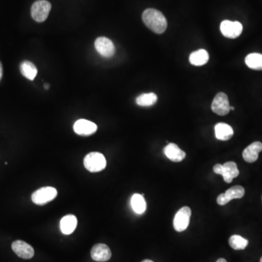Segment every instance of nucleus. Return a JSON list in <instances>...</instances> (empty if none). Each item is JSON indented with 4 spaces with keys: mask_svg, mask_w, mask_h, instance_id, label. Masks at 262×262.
I'll return each instance as SVG.
<instances>
[{
    "mask_svg": "<svg viewBox=\"0 0 262 262\" xmlns=\"http://www.w3.org/2000/svg\"><path fill=\"white\" fill-rule=\"evenodd\" d=\"M145 25L155 33H164L168 27L167 20L161 12L153 8L146 9L142 14Z\"/></svg>",
    "mask_w": 262,
    "mask_h": 262,
    "instance_id": "obj_1",
    "label": "nucleus"
},
{
    "mask_svg": "<svg viewBox=\"0 0 262 262\" xmlns=\"http://www.w3.org/2000/svg\"><path fill=\"white\" fill-rule=\"evenodd\" d=\"M84 166L90 172H99L106 168V158L99 152H90L85 157Z\"/></svg>",
    "mask_w": 262,
    "mask_h": 262,
    "instance_id": "obj_2",
    "label": "nucleus"
},
{
    "mask_svg": "<svg viewBox=\"0 0 262 262\" xmlns=\"http://www.w3.org/2000/svg\"><path fill=\"white\" fill-rule=\"evenodd\" d=\"M51 10V4L47 0H38L32 6L31 15L37 22L45 21Z\"/></svg>",
    "mask_w": 262,
    "mask_h": 262,
    "instance_id": "obj_3",
    "label": "nucleus"
},
{
    "mask_svg": "<svg viewBox=\"0 0 262 262\" xmlns=\"http://www.w3.org/2000/svg\"><path fill=\"white\" fill-rule=\"evenodd\" d=\"M58 195L56 189L51 186H44L35 191L32 195V200L35 204L43 206L52 201Z\"/></svg>",
    "mask_w": 262,
    "mask_h": 262,
    "instance_id": "obj_4",
    "label": "nucleus"
},
{
    "mask_svg": "<svg viewBox=\"0 0 262 262\" xmlns=\"http://www.w3.org/2000/svg\"><path fill=\"white\" fill-rule=\"evenodd\" d=\"M211 109L214 113L219 116H225L229 114L230 111V105L227 95L224 92H218L214 98Z\"/></svg>",
    "mask_w": 262,
    "mask_h": 262,
    "instance_id": "obj_5",
    "label": "nucleus"
},
{
    "mask_svg": "<svg viewBox=\"0 0 262 262\" xmlns=\"http://www.w3.org/2000/svg\"><path fill=\"white\" fill-rule=\"evenodd\" d=\"M191 214V209L187 206L183 207L177 212L174 220V226L175 231L181 232L187 229L190 221Z\"/></svg>",
    "mask_w": 262,
    "mask_h": 262,
    "instance_id": "obj_6",
    "label": "nucleus"
},
{
    "mask_svg": "<svg viewBox=\"0 0 262 262\" xmlns=\"http://www.w3.org/2000/svg\"><path fill=\"white\" fill-rule=\"evenodd\" d=\"M220 30L225 38L235 39L241 35L243 32V25L238 21L225 20L220 25Z\"/></svg>",
    "mask_w": 262,
    "mask_h": 262,
    "instance_id": "obj_7",
    "label": "nucleus"
},
{
    "mask_svg": "<svg viewBox=\"0 0 262 262\" xmlns=\"http://www.w3.org/2000/svg\"><path fill=\"white\" fill-rule=\"evenodd\" d=\"M244 195L245 189L243 186H234L217 197V203L220 206H224L234 199L242 198Z\"/></svg>",
    "mask_w": 262,
    "mask_h": 262,
    "instance_id": "obj_8",
    "label": "nucleus"
},
{
    "mask_svg": "<svg viewBox=\"0 0 262 262\" xmlns=\"http://www.w3.org/2000/svg\"><path fill=\"white\" fill-rule=\"evenodd\" d=\"M95 47L98 53L105 58H110L115 55V44L112 40L104 37L97 38L95 42Z\"/></svg>",
    "mask_w": 262,
    "mask_h": 262,
    "instance_id": "obj_9",
    "label": "nucleus"
},
{
    "mask_svg": "<svg viewBox=\"0 0 262 262\" xmlns=\"http://www.w3.org/2000/svg\"><path fill=\"white\" fill-rule=\"evenodd\" d=\"M12 249L18 257L24 260H30L35 255V250L33 248L22 240L13 242L12 243Z\"/></svg>",
    "mask_w": 262,
    "mask_h": 262,
    "instance_id": "obj_10",
    "label": "nucleus"
},
{
    "mask_svg": "<svg viewBox=\"0 0 262 262\" xmlns=\"http://www.w3.org/2000/svg\"><path fill=\"white\" fill-rule=\"evenodd\" d=\"M98 127L95 123L87 120H79L74 125V131L78 135L87 136L96 132Z\"/></svg>",
    "mask_w": 262,
    "mask_h": 262,
    "instance_id": "obj_11",
    "label": "nucleus"
},
{
    "mask_svg": "<svg viewBox=\"0 0 262 262\" xmlns=\"http://www.w3.org/2000/svg\"><path fill=\"white\" fill-rule=\"evenodd\" d=\"M112 257L111 250L106 245H95L91 249V257L94 261L104 262L109 261Z\"/></svg>",
    "mask_w": 262,
    "mask_h": 262,
    "instance_id": "obj_12",
    "label": "nucleus"
},
{
    "mask_svg": "<svg viewBox=\"0 0 262 262\" xmlns=\"http://www.w3.org/2000/svg\"><path fill=\"white\" fill-rule=\"evenodd\" d=\"M262 151V144L260 141H256L250 144L247 148L244 149L243 152V157L245 161L247 163H253L258 160L259 154Z\"/></svg>",
    "mask_w": 262,
    "mask_h": 262,
    "instance_id": "obj_13",
    "label": "nucleus"
},
{
    "mask_svg": "<svg viewBox=\"0 0 262 262\" xmlns=\"http://www.w3.org/2000/svg\"><path fill=\"white\" fill-rule=\"evenodd\" d=\"M164 153L169 160L175 163H179L186 157V153L174 143H170L165 147Z\"/></svg>",
    "mask_w": 262,
    "mask_h": 262,
    "instance_id": "obj_14",
    "label": "nucleus"
},
{
    "mask_svg": "<svg viewBox=\"0 0 262 262\" xmlns=\"http://www.w3.org/2000/svg\"><path fill=\"white\" fill-rule=\"evenodd\" d=\"M234 135V131L229 125L219 123L216 125L215 135L217 139L221 141H228Z\"/></svg>",
    "mask_w": 262,
    "mask_h": 262,
    "instance_id": "obj_15",
    "label": "nucleus"
},
{
    "mask_svg": "<svg viewBox=\"0 0 262 262\" xmlns=\"http://www.w3.org/2000/svg\"><path fill=\"white\" fill-rule=\"evenodd\" d=\"M240 171L237 169V164L234 162H227L223 165L222 175L225 182L229 183L236 177L238 176Z\"/></svg>",
    "mask_w": 262,
    "mask_h": 262,
    "instance_id": "obj_16",
    "label": "nucleus"
},
{
    "mask_svg": "<svg viewBox=\"0 0 262 262\" xmlns=\"http://www.w3.org/2000/svg\"><path fill=\"white\" fill-rule=\"evenodd\" d=\"M78 219L74 215H67L61 220L60 226L61 230L64 235H70L76 229Z\"/></svg>",
    "mask_w": 262,
    "mask_h": 262,
    "instance_id": "obj_17",
    "label": "nucleus"
},
{
    "mask_svg": "<svg viewBox=\"0 0 262 262\" xmlns=\"http://www.w3.org/2000/svg\"><path fill=\"white\" fill-rule=\"evenodd\" d=\"M209 60V52L206 50L200 49V50H197L192 52L189 55V62L192 65L196 66H200L205 65L207 64Z\"/></svg>",
    "mask_w": 262,
    "mask_h": 262,
    "instance_id": "obj_18",
    "label": "nucleus"
},
{
    "mask_svg": "<svg viewBox=\"0 0 262 262\" xmlns=\"http://www.w3.org/2000/svg\"><path fill=\"white\" fill-rule=\"evenodd\" d=\"M20 70L23 76L29 80H34L38 75V69L33 63L24 61L20 65Z\"/></svg>",
    "mask_w": 262,
    "mask_h": 262,
    "instance_id": "obj_19",
    "label": "nucleus"
},
{
    "mask_svg": "<svg viewBox=\"0 0 262 262\" xmlns=\"http://www.w3.org/2000/svg\"><path fill=\"white\" fill-rule=\"evenodd\" d=\"M131 206L137 214H144L146 209V203L144 195L135 194L131 198Z\"/></svg>",
    "mask_w": 262,
    "mask_h": 262,
    "instance_id": "obj_20",
    "label": "nucleus"
},
{
    "mask_svg": "<svg viewBox=\"0 0 262 262\" xmlns=\"http://www.w3.org/2000/svg\"><path fill=\"white\" fill-rule=\"evenodd\" d=\"M246 65L249 66L250 69L254 70H262V54L251 53L246 56Z\"/></svg>",
    "mask_w": 262,
    "mask_h": 262,
    "instance_id": "obj_21",
    "label": "nucleus"
},
{
    "mask_svg": "<svg viewBox=\"0 0 262 262\" xmlns=\"http://www.w3.org/2000/svg\"><path fill=\"white\" fill-rule=\"evenodd\" d=\"M157 101V95L154 92L143 93L137 97L135 102L140 106H151Z\"/></svg>",
    "mask_w": 262,
    "mask_h": 262,
    "instance_id": "obj_22",
    "label": "nucleus"
},
{
    "mask_svg": "<svg viewBox=\"0 0 262 262\" xmlns=\"http://www.w3.org/2000/svg\"><path fill=\"white\" fill-rule=\"evenodd\" d=\"M229 246L234 250H244L249 244V240L241 236L235 235L231 236L229 240Z\"/></svg>",
    "mask_w": 262,
    "mask_h": 262,
    "instance_id": "obj_23",
    "label": "nucleus"
},
{
    "mask_svg": "<svg viewBox=\"0 0 262 262\" xmlns=\"http://www.w3.org/2000/svg\"><path fill=\"white\" fill-rule=\"evenodd\" d=\"M223 165L217 164L214 166V171L216 174L221 175L222 174Z\"/></svg>",
    "mask_w": 262,
    "mask_h": 262,
    "instance_id": "obj_24",
    "label": "nucleus"
},
{
    "mask_svg": "<svg viewBox=\"0 0 262 262\" xmlns=\"http://www.w3.org/2000/svg\"><path fill=\"white\" fill-rule=\"evenodd\" d=\"M2 75H3V68H2V65H1V63L0 62V80H1V78H2Z\"/></svg>",
    "mask_w": 262,
    "mask_h": 262,
    "instance_id": "obj_25",
    "label": "nucleus"
},
{
    "mask_svg": "<svg viewBox=\"0 0 262 262\" xmlns=\"http://www.w3.org/2000/svg\"><path fill=\"white\" fill-rule=\"evenodd\" d=\"M217 262H226V260H224V259L221 258V259H218V260H217Z\"/></svg>",
    "mask_w": 262,
    "mask_h": 262,
    "instance_id": "obj_26",
    "label": "nucleus"
},
{
    "mask_svg": "<svg viewBox=\"0 0 262 262\" xmlns=\"http://www.w3.org/2000/svg\"><path fill=\"white\" fill-rule=\"evenodd\" d=\"M141 262H152V260H144V261H142Z\"/></svg>",
    "mask_w": 262,
    "mask_h": 262,
    "instance_id": "obj_27",
    "label": "nucleus"
},
{
    "mask_svg": "<svg viewBox=\"0 0 262 262\" xmlns=\"http://www.w3.org/2000/svg\"><path fill=\"white\" fill-rule=\"evenodd\" d=\"M44 88L45 89H48L49 88V86L47 84H44Z\"/></svg>",
    "mask_w": 262,
    "mask_h": 262,
    "instance_id": "obj_28",
    "label": "nucleus"
},
{
    "mask_svg": "<svg viewBox=\"0 0 262 262\" xmlns=\"http://www.w3.org/2000/svg\"><path fill=\"white\" fill-rule=\"evenodd\" d=\"M230 110H235V107L230 106Z\"/></svg>",
    "mask_w": 262,
    "mask_h": 262,
    "instance_id": "obj_29",
    "label": "nucleus"
},
{
    "mask_svg": "<svg viewBox=\"0 0 262 262\" xmlns=\"http://www.w3.org/2000/svg\"><path fill=\"white\" fill-rule=\"evenodd\" d=\"M260 262H262V257L261 258V260H260Z\"/></svg>",
    "mask_w": 262,
    "mask_h": 262,
    "instance_id": "obj_30",
    "label": "nucleus"
}]
</instances>
